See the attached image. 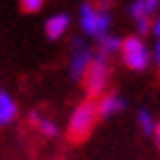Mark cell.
<instances>
[{
  "mask_svg": "<svg viewBox=\"0 0 160 160\" xmlns=\"http://www.w3.org/2000/svg\"><path fill=\"white\" fill-rule=\"evenodd\" d=\"M98 121V105L96 101H82L73 114H71V121H69V140L71 142H82L89 137L92 128L96 126Z\"/></svg>",
  "mask_w": 160,
  "mask_h": 160,
  "instance_id": "1",
  "label": "cell"
},
{
  "mask_svg": "<svg viewBox=\"0 0 160 160\" xmlns=\"http://www.w3.org/2000/svg\"><path fill=\"white\" fill-rule=\"evenodd\" d=\"M80 28H82L85 34L96 37V39L108 34V28H110V12L105 9V5L94 7L92 2H85L80 7Z\"/></svg>",
  "mask_w": 160,
  "mask_h": 160,
  "instance_id": "2",
  "label": "cell"
},
{
  "mask_svg": "<svg viewBox=\"0 0 160 160\" xmlns=\"http://www.w3.org/2000/svg\"><path fill=\"white\" fill-rule=\"evenodd\" d=\"M108 76H110V67H108V57L105 55H96L92 57L89 67L85 69L82 80H85V92L87 96H101L105 92V85H108Z\"/></svg>",
  "mask_w": 160,
  "mask_h": 160,
  "instance_id": "3",
  "label": "cell"
},
{
  "mask_svg": "<svg viewBox=\"0 0 160 160\" xmlns=\"http://www.w3.org/2000/svg\"><path fill=\"white\" fill-rule=\"evenodd\" d=\"M121 57L123 64L133 71H144L151 62V53L140 37H128L126 41H121Z\"/></svg>",
  "mask_w": 160,
  "mask_h": 160,
  "instance_id": "4",
  "label": "cell"
},
{
  "mask_svg": "<svg viewBox=\"0 0 160 160\" xmlns=\"http://www.w3.org/2000/svg\"><path fill=\"white\" fill-rule=\"evenodd\" d=\"M92 50L89 46L82 41V39H76L73 41V60H71V76H73L76 80L78 78H82L85 73V69L89 67V62H92Z\"/></svg>",
  "mask_w": 160,
  "mask_h": 160,
  "instance_id": "5",
  "label": "cell"
},
{
  "mask_svg": "<svg viewBox=\"0 0 160 160\" xmlns=\"http://www.w3.org/2000/svg\"><path fill=\"white\" fill-rule=\"evenodd\" d=\"M69 16L67 14H55V16H50L48 21H46V37L50 39V41H55V39H60L64 32L69 30Z\"/></svg>",
  "mask_w": 160,
  "mask_h": 160,
  "instance_id": "6",
  "label": "cell"
},
{
  "mask_svg": "<svg viewBox=\"0 0 160 160\" xmlns=\"http://www.w3.org/2000/svg\"><path fill=\"white\" fill-rule=\"evenodd\" d=\"M96 105H98V117H112V114H117L119 110H123L126 108V103L117 96V94H105L101 101H96Z\"/></svg>",
  "mask_w": 160,
  "mask_h": 160,
  "instance_id": "7",
  "label": "cell"
},
{
  "mask_svg": "<svg viewBox=\"0 0 160 160\" xmlns=\"http://www.w3.org/2000/svg\"><path fill=\"white\" fill-rule=\"evenodd\" d=\"M18 114V108L14 103V98L7 94L5 89H0V126H7L16 119Z\"/></svg>",
  "mask_w": 160,
  "mask_h": 160,
  "instance_id": "8",
  "label": "cell"
},
{
  "mask_svg": "<svg viewBox=\"0 0 160 160\" xmlns=\"http://www.w3.org/2000/svg\"><path fill=\"white\" fill-rule=\"evenodd\" d=\"M121 50V39L119 37H110V34H103V37H98V53L101 55H112Z\"/></svg>",
  "mask_w": 160,
  "mask_h": 160,
  "instance_id": "9",
  "label": "cell"
},
{
  "mask_svg": "<svg viewBox=\"0 0 160 160\" xmlns=\"http://www.w3.org/2000/svg\"><path fill=\"white\" fill-rule=\"evenodd\" d=\"M137 121H140V128H142L144 135H153L156 121H153V117H151L149 110H140V114H137Z\"/></svg>",
  "mask_w": 160,
  "mask_h": 160,
  "instance_id": "10",
  "label": "cell"
},
{
  "mask_svg": "<svg viewBox=\"0 0 160 160\" xmlns=\"http://www.w3.org/2000/svg\"><path fill=\"white\" fill-rule=\"evenodd\" d=\"M37 128H39L46 137H55V135H57V126H55L50 119H39V121H37Z\"/></svg>",
  "mask_w": 160,
  "mask_h": 160,
  "instance_id": "11",
  "label": "cell"
},
{
  "mask_svg": "<svg viewBox=\"0 0 160 160\" xmlns=\"http://www.w3.org/2000/svg\"><path fill=\"white\" fill-rule=\"evenodd\" d=\"M43 2H46V0H21V9L25 14H34L43 7Z\"/></svg>",
  "mask_w": 160,
  "mask_h": 160,
  "instance_id": "12",
  "label": "cell"
},
{
  "mask_svg": "<svg viewBox=\"0 0 160 160\" xmlns=\"http://www.w3.org/2000/svg\"><path fill=\"white\" fill-rule=\"evenodd\" d=\"M130 16H133L135 21L147 16V14H144V0H133V5H130Z\"/></svg>",
  "mask_w": 160,
  "mask_h": 160,
  "instance_id": "13",
  "label": "cell"
},
{
  "mask_svg": "<svg viewBox=\"0 0 160 160\" xmlns=\"http://www.w3.org/2000/svg\"><path fill=\"white\" fill-rule=\"evenodd\" d=\"M137 30H140V34L151 32V16H142V18H137Z\"/></svg>",
  "mask_w": 160,
  "mask_h": 160,
  "instance_id": "14",
  "label": "cell"
},
{
  "mask_svg": "<svg viewBox=\"0 0 160 160\" xmlns=\"http://www.w3.org/2000/svg\"><path fill=\"white\" fill-rule=\"evenodd\" d=\"M158 7H160V0H144V14H147V16L156 14Z\"/></svg>",
  "mask_w": 160,
  "mask_h": 160,
  "instance_id": "15",
  "label": "cell"
},
{
  "mask_svg": "<svg viewBox=\"0 0 160 160\" xmlns=\"http://www.w3.org/2000/svg\"><path fill=\"white\" fill-rule=\"evenodd\" d=\"M151 32H153V34H156V37L160 39V18H156V21H153V23H151Z\"/></svg>",
  "mask_w": 160,
  "mask_h": 160,
  "instance_id": "16",
  "label": "cell"
},
{
  "mask_svg": "<svg viewBox=\"0 0 160 160\" xmlns=\"http://www.w3.org/2000/svg\"><path fill=\"white\" fill-rule=\"evenodd\" d=\"M153 60L160 64V39H158V43H156V50H153Z\"/></svg>",
  "mask_w": 160,
  "mask_h": 160,
  "instance_id": "17",
  "label": "cell"
},
{
  "mask_svg": "<svg viewBox=\"0 0 160 160\" xmlns=\"http://www.w3.org/2000/svg\"><path fill=\"white\" fill-rule=\"evenodd\" d=\"M153 135H156V144H158V149H160V121L156 123V130H153Z\"/></svg>",
  "mask_w": 160,
  "mask_h": 160,
  "instance_id": "18",
  "label": "cell"
}]
</instances>
